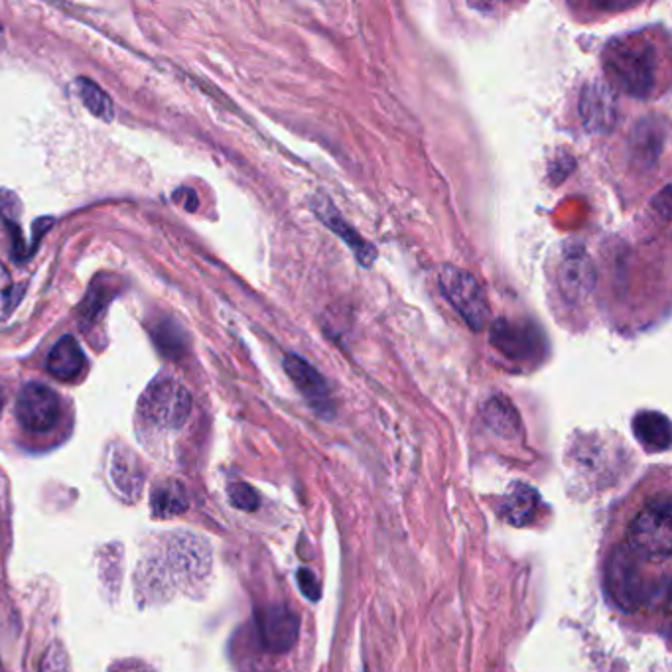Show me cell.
Instances as JSON below:
<instances>
[{
	"label": "cell",
	"instance_id": "5b68a950",
	"mask_svg": "<svg viewBox=\"0 0 672 672\" xmlns=\"http://www.w3.org/2000/svg\"><path fill=\"white\" fill-rule=\"evenodd\" d=\"M438 284L444 298L462 316V320L477 334L489 318L487 298L475 276L460 267L446 265L438 274Z\"/></svg>",
	"mask_w": 672,
	"mask_h": 672
},
{
	"label": "cell",
	"instance_id": "9a60e30c",
	"mask_svg": "<svg viewBox=\"0 0 672 672\" xmlns=\"http://www.w3.org/2000/svg\"><path fill=\"white\" fill-rule=\"evenodd\" d=\"M85 369V353L75 337H62L48 355V371L60 381H73Z\"/></svg>",
	"mask_w": 672,
	"mask_h": 672
},
{
	"label": "cell",
	"instance_id": "d4e9b609",
	"mask_svg": "<svg viewBox=\"0 0 672 672\" xmlns=\"http://www.w3.org/2000/svg\"><path fill=\"white\" fill-rule=\"evenodd\" d=\"M229 501L241 511H257L261 505L259 493L247 483H233L229 487Z\"/></svg>",
	"mask_w": 672,
	"mask_h": 672
},
{
	"label": "cell",
	"instance_id": "83f0119b",
	"mask_svg": "<svg viewBox=\"0 0 672 672\" xmlns=\"http://www.w3.org/2000/svg\"><path fill=\"white\" fill-rule=\"evenodd\" d=\"M109 672H156L152 667H148V665H144V663H140V661H121V663H117V665H113L111 667V671Z\"/></svg>",
	"mask_w": 672,
	"mask_h": 672
},
{
	"label": "cell",
	"instance_id": "603a6c76",
	"mask_svg": "<svg viewBox=\"0 0 672 672\" xmlns=\"http://www.w3.org/2000/svg\"><path fill=\"white\" fill-rule=\"evenodd\" d=\"M111 300H113V294H111L109 286L95 282L91 286V290L87 292L83 304H81V318L85 322H97V320H101Z\"/></svg>",
	"mask_w": 672,
	"mask_h": 672
},
{
	"label": "cell",
	"instance_id": "7402d4cb",
	"mask_svg": "<svg viewBox=\"0 0 672 672\" xmlns=\"http://www.w3.org/2000/svg\"><path fill=\"white\" fill-rule=\"evenodd\" d=\"M20 200L10 192V190H0V219L6 223L12 239H14V253H18L22 257L24 251V241L20 235V227H18V219H20Z\"/></svg>",
	"mask_w": 672,
	"mask_h": 672
},
{
	"label": "cell",
	"instance_id": "cb8c5ba5",
	"mask_svg": "<svg viewBox=\"0 0 672 672\" xmlns=\"http://www.w3.org/2000/svg\"><path fill=\"white\" fill-rule=\"evenodd\" d=\"M20 298L22 290L14 286L10 272L0 263V320H6L16 310Z\"/></svg>",
	"mask_w": 672,
	"mask_h": 672
},
{
	"label": "cell",
	"instance_id": "277c9868",
	"mask_svg": "<svg viewBox=\"0 0 672 672\" xmlns=\"http://www.w3.org/2000/svg\"><path fill=\"white\" fill-rule=\"evenodd\" d=\"M643 558H639L627 544L613 550L607 562V588L613 602L627 611H635L653 600L659 588H653L645 578Z\"/></svg>",
	"mask_w": 672,
	"mask_h": 672
},
{
	"label": "cell",
	"instance_id": "484cf974",
	"mask_svg": "<svg viewBox=\"0 0 672 672\" xmlns=\"http://www.w3.org/2000/svg\"><path fill=\"white\" fill-rule=\"evenodd\" d=\"M40 672H69L68 653L60 643L50 645L40 663Z\"/></svg>",
	"mask_w": 672,
	"mask_h": 672
},
{
	"label": "cell",
	"instance_id": "ac0fdd59",
	"mask_svg": "<svg viewBox=\"0 0 672 672\" xmlns=\"http://www.w3.org/2000/svg\"><path fill=\"white\" fill-rule=\"evenodd\" d=\"M663 146H665V127L659 125V119L651 117L637 123L631 138V148L637 160L653 164L655 160H659Z\"/></svg>",
	"mask_w": 672,
	"mask_h": 672
},
{
	"label": "cell",
	"instance_id": "52a82bcc",
	"mask_svg": "<svg viewBox=\"0 0 672 672\" xmlns=\"http://www.w3.org/2000/svg\"><path fill=\"white\" fill-rule=\"evenodd\" d=\"M62 403L56 391L42 383H28L16 401V418L20 426L34 434H46L60 422Z\"/></svg>",
	"mask_w": 672,
	"mask_h": 672
},
{
	"label": "cell",
	"instance_id": "f546056e",
	"mask_svg": "<svg viewBox=\"0 0 672 672\" xmlns=\"http://www.w3.org/2000/svg\"><path fill=\"white\" fill-rule=\"evenodd\" d=\"M2 404H4V397H2V391H0V410H2Z\"/></svg>",
	"mask_w": 672,
	"mask_h": 672
},
{
	"label": "cell",
	"instance_id": "3957f363",
	"mask_svg": "<svg viewBox=\"0 0 672 672\" xmlns=\"http://www.w3.org/2000/svg\"><path fill=\"white\" fill-rule=\"evenodd\" d=\"M138 414L150 426L176 430L192 414V397L188 389L172 377H156L140 397Z\"/></svg>",
	"mask_w": 672,
	"mask_h": 672
},
{
	"label": "cell",
	"instance_id": "9c48e42d",
	"mask_svg": "<svg viewBox=\"0 0 672 672\" xmlns=\"http://www.w3.org/2000/svg\"><path fill=\"white\" fill-rule=\"evenodd\" d=\"M257 631L267 651L284 655L298 641L300 619L286 605H269L257 613Z\"/></svg>",
	"mask_w": 672,
	"mask_h": 672
},
{
	"label": "cell",
	"instance_id": "d6986e66",
	"mask_svg": "<svg viewBox=\"0 0 672 672\" xmlns=\"http://www.w3.org/2000/svg\"><path fill=\"white\" fill-rule=\"evenodd\" d=\"M75 87H77L81 103L89 109L91 115H95L97 119H103V121H113V117H115L113 101L97 83H93L87 77H79L75 81Z\"/></svg>",
	"mask_w": 672,
	"mask_h": 672
},
{
	"label": "cell",
	"instance_id": "8fae6325",
	"mask_svg": "<svg viewBox=\"0 0 672 672\" xmlns=\"http://www.w3.org/2000/svg\"><path fill=\"white\" fill-rule=\"evenodd\" d=\"M580 115L590 131L598 133L609 131L617 119L615 91L602 81L590 83L582 93Z\"/></svg>",
	"mask_w": 672,
	"mask_h": 672
},
{
	"label": "cell",
	"instance_id": "e0dca14e",
	"mask_svg": "<svg viewBox=\"0 0 672 672\" xmlns=\"http://www.w3.org/2000/svg\"><path fill=\"white\" fill-rule=\"evenodd\" d=\"M150 507L160 519L176 517L188 509V493L184 485L174 479L158 481L150 493Z\"/></svg>",
	"mask_w": 672,
	"mask_h": 672
},
{
	"label": "cell",
	"instance_id": "7a4b0ae2",
	"mask_svg": "<svg viewBox=\"0 0 672 672\" xmlns=\"http://www.w3.org/2000/svg\"><path fill=\"white\" fill-rule=\"evenodd\" d=\"M627 546L647 562H669L672 556V503L669 495L649 501L633 519Z\"/></svg>",
	"mask_w": 672,
	"mask_h": 672
},
{
	"label": "cell",
	"instance_id": "44dd1931",
	"mask_svg": "<svg viewBox=\"0 0 672 672\" xmlns=\"http://www.w3.org/2000/svg\"><path fill=\"white\" fill-rule=\"evenodd\" d=\"M152 337L156 341V347L170 359H180L184 357L188 349V339L184 330L172 322V320H162L152 328Z\"/></svg>",
	"mask_w": 672,
	"mask_h": 672
},
{
	"label": "cell",
	"instance_id": "2e32d148",
	"mask_svg": "<svg viewBox=\"0 0 672 672\" xmlns=\"http://www.w3.org/2000/svg\"><path fill=\"white\" fill-rule=\"evenodd\" d=\"M483 420L489 426V430H493L501 438L513 440L521 434V426H523L521 416L513 403L503 395L487 401L483 408Z\"/></svg>",
	"mask_w": 672,
	"mask_h": 672
},
{
	"label": "cell",
	"instance_id": "8992f818",
	"mask_svg": "<svg viewBox=\"0 0 672 672\" xmlns=\"http://www.w3.org/2000/svg\"><path fill=\"white\" fill-rule=\"evenodd\" d=\"M489 339L503 357L515 363H537L544 357V337L529 322L495 320Z\"/></svg>",
	"mask_w": 672,
	"mask_h": 672
},
{
	"label": "cell",
	"instance_id": "f1b7e54d",
	"mask_svg": "<svg viewBox=\"0 0 672 672\" xmlns=\"http://www.w3.org/2000/svg\"><path fill=\"white\" fill-rule=\"evenodd\" d=\"M2 44H4V30L0 28V48H2Z\"/></svg>",
	"mask_w": 672,
	"mask_h": 672
},
{
	"label": "cell",
	"instance_id": "6da1fadb",
	"mask_svg": "<svg viewBox=\"0 0 672 672\" xmlns=\"http://www.w3.org/2000/svg\"><path fill=\"white\" fill-rule=\"evenodd\" d=\"M607 85L629 97H647L657 79V50L643 36H625L604 50Z\"/></svg>",
	"mask_w": 672,
	"mask_h": 672
},
{
	"label": "cell",
	"instance_id": "ba28073f",
	"mask_svg": "<svg viewBox=\"0 0 672 672\" xmlns=\"http://www.w3.org/2000/svg\"><path fill=\"white\" fill-rule=\"evenodd\" d=\"M284 371L292 379L294 387L302 393L306 403L314 408V412H318L322 418L334 416L336 406L330 385L326 377L312 363H308L304 357L296 353H288L284 357Z\"/></svg>",
	"mask_w": 672,
	"mask_h": 672
},
{
	"label": "cell",
	"instance_id": "4fadbf2b",
	"mask_svg": "<svg viewBox=\"0 0 672 672\" xmlns=\"http://www.w3.org/2000/svg\"><path fill=\"white\" fill-rule=\"evenodd\" d=\"M314 211L318 213V217L322 219L324 225H328L339 239H343V243L355 253L357 261L363 267H369L375 261V247H371L339 213L334 209V205L328 200H322L320 203L314 202Z\"/></svg>",
	"mask_w": 672,
	"mask_h": 672
},
{
	"label": "cell",
	"instance_id": "7c38bea8",
	"mask_svg": "<svg viewBox=\"0 0 672 672\" xmlns=\"http://www.w3.org/2000/svg\"><path fill=\"white\" fill-rule=\"evenodd\" d=\"M540 495L537 489L515 481L501 499L499 515L513 527H527L537 519Z\"/></svg>",
	"mask_w": 672,
	"mask_h": 672
},
{
	"label": "cell",
	"instance_id": "ffe728a7",
	"mask_svg": "<svg viewBox=\"0 0 672 672\" xmlns=\"http://www.w3.org/2000/svg\"><path fill=\"white\" fill-rule=\"evenodd\" d=\"M111 479L119 493L127 497H138L142 487V477L138 473L135 460L131 454H115L111 464Z\"/></svg>",
	"mask_w": 672,
	"mask_h": 672
},
{
	"label": "cell",
	"instance_id": "4316f807",
	"mask_svg": "<svg viewBox=\"0 0 672 672\" xmlns=\"http://www.w3.org/2000/svg\"><path fill=\"white\" fill-rule=\"evenodd\" d=\"M296 582L304 594V598L312 600V602H318L320 596H322V586H320V580L316 578V574L308 568H300L298 574H296Z\"/></svg>",
	"mask_w": 672,
	"mask_h": 672
},
{
	"label": "cell",
	"instance_id": "5bb4252c",
	"mask_svg": "<svg viewBox=\"0 0 672 672\" xmlns=\"http://www.w3.org/2000/svg\"><path fill=\"white\" fill-rule=\"evenodd\" d=\"M633 434L649 452H665L671 448V420L657 410H641L633 418Z\"/></svg>",
	"mask_w": 672,
	"mask_h": 672
},
{
	"label": "cell",
	"instance_id": "30bf717a",
	"mask_svg": "<svg viewBox=\"0 0 672 672\" xmlns=\"http://www.w3.org/2000/svg\"><path fill=\"white\" fill-rule=\"evenodd\" d=\"M558 286L566 302L584 300L596 286V269L584 251L566 253L558 269Z\"/></svg>",
	"mask_w": 672,
	"mask_h": 672
}]
</instances>
